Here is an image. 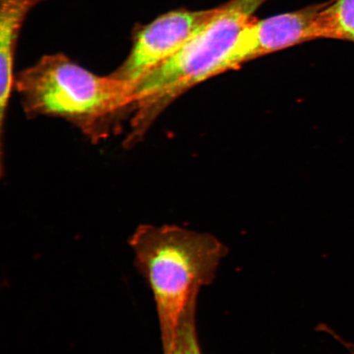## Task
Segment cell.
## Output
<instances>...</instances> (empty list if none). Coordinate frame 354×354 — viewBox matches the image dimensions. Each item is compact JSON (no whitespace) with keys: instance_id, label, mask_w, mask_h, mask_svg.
I'll list each match as a JSON object with an SVG mask.
<instances>
[{"instance_id":"ba28073f","label":"cell","mask_w":354,"mask_h":354,"mask_svg":"<svg viewBox=\"0 0 354 354\" xmlns=\"http://www.w3.org/2000/svg\"><path fill=\"white\" fill-rule=\"evenodd\" d=\"M197 301L185 309L177 327L174 346L167 354H203L196 328Z\"/></svg>"},{"instance_id":"8992f818","label":"cell","mask_w":354,"mask_h":354,"mask_svg":"<svg viewBox=\"0 0 354 354\" xmlns=\"http://www.w3.org/2000/svg\"><path fill=\"white\" fill-rule=\"evenodd\" d=\"M46 0H0V133L3 142L4 122L13 86L15 55L22 28L29 13Z\"/></svg>"},{"instance_id":"7a4b0ae2","label":"cell","mask_w":354,"mask_h":354,"mask_svg":"<svg viewBox=\"0 0 354 354\" xmlns=\"http://www.w3.org/2000/svg\"><path fill=\"white\" fill-rule=\"evenodd\" d=\"M267 0H230L211 16L189 41L137 84L133 92L131 131L126 142L142 140L153 122L188 88L233 69L234 44L254 13Z\"/></svg>"},{"instance_id":"277c9868","label":"cell","mask_w":354,"mask_h":354,"mask_svg":"<svg viewBox=\"0 0 354 354\" xmlns=\"http://www.w3.org/2000/svg\"><path fill=\"white\" fill-rule=\"evenodd\" d=\"M214 8L193 11L176 10L132 30L131 47L123 63L111 77L134 88L141 80L174 55L211 16Z\"/></svg>"},{"instance_id":"6da1fadb","label":"cell","mask_w":354,"mask_h":354,"mask_svg":"<svg viewBox=\"0 0 354 354\" xmlns=\"http://www.w3.org/2000/svg\"><path fill=\"white\" fill-rule=\"evenodd\" d=\"M128 243L152 292L162 352L167 354L185 309L214 281L227 248L211 234L174 225H140Z\"/></svg>"},{"instance_id":"5b68a950","label":"cell","mask_w":354,"mask_h":354,"mask_svg":"<svg viewBox=\"0 0 354 354\" xmlns=\"http://www.w3.org/2000/svg\"><path fill=\"white\" fill-rule=\"evenodd\" d=\"M320 4L265 19L253 17L234 44V68L257 57L317 39L316 19Z\"/></svg>"},{"instance_id":"52a82bcc","label":"cell","mask_w":354,"mask_h":354,"mask_svg":"<svg viewBox=\"0 0 354 354\" xmlns=\"http://www.w3.org/2000/svg\"><path fill=\"white\" fill-rule=\"evenodd\" d=\"M316 37L354 43V0L322 3L316 19Z\"/></svg>"},{"instance_id":"3957f363","label":"cell","mask_w":354,"mask_h":354,"mask_svg":"<svg viewBox=\"0 0 354 354\" xmlns=\"http://www.w3.org/2000/svg\"><path fill=\"white\" fill-rule=\"evenodd\" d=\"M15 87L29 118L64 119L91 140L105 138L119 118L131 113L130 86L99 76L64 54L44 55L21 71Z\"/></svg>"}]
</instances>
